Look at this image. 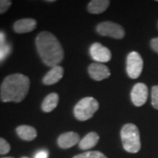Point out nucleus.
<instances>
[{"label": "nucleus", "instance_id": "nucleus-1", "mask_svg": "<svg viewBox=\"0 0 158 158\" xmlns=\"http://www.w3.org/2000/svg\"><path fill=\"white\" fill-rule=\"evenodd\" d=\"M37 52L44 64L54 68L62 62L64 50L58 39L49 31H42L37 36Z\"/></svg>", "mask_w": 158, "mask_h": 158}, {"label": "nucleus", "instance_id": "nucleus-2", "mask_svg": "<svg viewBox=\"0 0 158 158\" xmlns=\"http://www.w3.org/2000/svg\"><path fill=\"white\" fill-rule=\"evenodd\" d=\"M29 87V77L21 73L9 75L1 84L0 98L4 102H20L27 95Z\"/></svg>", "mask_w": 158, "mask_h": 158}, {"label": "nucleus", "instance_id": "nucleus-3", "mask_svg": "<svg viewBox=\"0 0 158 158\" xmlns=\"http://www.w3.org/2000/svg\"><path fill=\"white\" fill-rule=\"evenodd\" d=\"M121 139L124 150L129 153H137L141 148L139 130L135 124H124L121 130Z\"/></svg>", "mask_w": 158, "mask_h": 158}, {"label": "nucleus", "instance_id": "nucleus-4", "mask_svg": "<svg viewBox=\"0 0 158 158\" xmlns=\"http://www.w3.org/2000/svg\"><path fill=\"white\" fill-rule=\"evenodd\" d=\"M99 109V102L92 97H86L75 106L73 113L79 121H86L91 118Z\"/></svg>", "mask_w": 158, "mask_h": 158}, {"label": "nucleus", "instance_id": "nucleus-5", "mask_svg": "<svg viewBox=\"0 0 158 158\" xmlns=\"http://www.w3.org/2000/svg\"><path fill=\"white\" fill-rule=\"evenodd\" d=\"M97 32L102 36H107L115 39H122L125 35V31L121 25L112 21L100 23L96 27Z\"/></svg>", "mask_w": 158, "mask_h": 158}, {"label": "nucleus", "instance_id": "nucleus-6", "mask_svg": "<svg viewBox=\"0 0 158 158\" xmlns=\"http://www.w3.org/2000/svg\"><path fill=\"white\" fill-rule=\"evenodd\" d=\"M143 67V61L141 55L136 51L130 52L127 57V73L132 79H136L141 76Z\"/></svg>", "mask_w": 158, "mask_h": 158}, {"label": "nucleus", "instance_id": "nucleus-7", "mask_svg": "<svg viewBox=\"0 0 158 158\" xmlns=\"http://www.w3.org/2000/svg\"><path fill=\"white\" fill-rule=\"evenodd\" d=\"M89 53L92 58L98 62H108L111 59L110 51L100 43H94L90 46Z\"/></svg>", "mask_w": 158, "mask_h": 158}, {"label": "nucleus", "instance_id": "nucleus-8", "mask_svg": "<svg viewBox=\"0 0 158 158\" xmlns=\"http://www.w3.org/2000/svg\"><path fill=\"white\" fill-rule=\"evenodd\" d=\"M148 87L143 83H138L134 85L131 91V100L133 103L137 107L145 104L148 98Z\"/></svg>", "mask_w": 158, "mask_h": 158}, {"label": "nucleus", "instance_id": "nucleus-9", "mask_svg": "<svg viewBox=\"0 0 158 158\" xmlns=\"http://www.w3.org/2000/svg\"><path fill=\"white\" fill-rule=\"evenodd\" d=\"M88 72L91 78L98 81L108 78L110 76V72L108 67L98 62L91 64L89 66Z\"/></svg>", "mask_w": 158, "mask_h": 158}, {"label": "nucleus", "instance_id": "nucleus-10", "mask_svg": "<svg viewBox=\"0 0 158 158\" xmlns=\"http://www.w3.org/2000/svg\"><path fill=\"white\" fill-rule=\"evenodd\" d=\"M80 141V136L75 132H67L59 135L57 140L59 147L66 149L73 147Z\"/></svg>", "mask_w": 158, "mask_h": 158}, {"label": "nucleus", "instance_id": "nucleus-11", "mask_svg": "<svg viewBox=\"0 0 158 158\" xmlns=\"http://www.w3.org/2000/svg\"><path fill=\"white\" fill-rule=\"evenodd\" d=\"M36 20L33 19H23L18 20L13 24V30L19 34L28 33L37 27Z\"/></svg>", "mask_w": 158, "mask_h": 158}, {"label": "nucleus", "instance_id": "nucleus-12", "mask_svg": "<svg viewBox=\"0 0 158 158\" xmlns=\"http://www.w3.org/2000/svg\"><path fill=\"white\" fill-rule=\"evenodd\" d=\"M64 76V69L62 67L57 65L52 68L47 73L43 79V84L45 85H53L59 82Z\"/></svg>", "mask_w": 158, "mask_h": 158}, {"label": "nucleus", "instance_id": "nucleus-13", "mask_svg": "<svg viewBox=\"0 0 158 158\" xmlns=\"http://www.w3.org/2000/svg\"><path fill=\"white\" fill-rule=\"evenodd\" d=\"M100 136L95 132H90L79 141L78 147L82 150H88L95 147L98 144Z\"/></svg>", "mask_w": 158, "mask_h": 158}, {"label": "nucleus", "instance_id": "nucleus-14", "mask_svg": "<svg viewBox=\"0 0 158 158\" xmlns=\"http://www.w3.org/2000/svg\"><path fill=\"white\" fill-rule=\"evenodd\" d=\"M16 133L19 138L24 141H33L37 137V133L35 127L29 125H20L16 128Z\"/></svg>", "mask_w": 158, "mask_h": 158}, {"label": "nucleus", "instance_id": "nucleus-15", "mask_svg": "<svg viewBox=\"0 0 158 158\" xmlns=\"http://www.w3.org/2000/svg\"><path fill=\"white\" fill-rule=\"evenodd\" d=\"M110 5L108 0H93L91 1L87 6V10L92 14H100L108 9Z\"/></svg>", "mask_w": 158, "mask_h": 158}, {"label": "nucleus", "instance_id": "nucleus-16", "mask_svg": "<svg viewBox=\"0 0 158 158\" xmlns=\"http://www.w3.org/2000/svg\"><path fill=\"white\" fill-rule=\"evenodd\" d=\"M59 100V97L57 93L53 92V93L48 94L43 100L42 103V109L43 111L49 113V112L54 110L58 106Z\"/></svg>", "mask_w": 158, "mask_h": 158}, {"label": "nucleus", "instance_id": "nucleus-17", "mask_svg": "<svg viewBox=\"0 0 158 158\" xmlns=\"http://www.w3.org/2000/svg\"><path fill=\"white\" fill-rule=\"evenodd\" d=\"M73 158H108L103 153L99 151H88L86 152L79 154Z\"/></svg>", "mask_w": 158, "mask_h": 158}, {"label": "nucleus", "instance_id": "nucleus-18", "mask_svg": "<svg viewBox=\"0 0 158 158\" xmlns=\"http://www.w3.org/2000/svg\"><path fill=\"white\" fill-rule=\"evenodd\" d=\"M11 48L9 44H5L2 46H0V63L5 60V59L10 54Z\"/></svg>", "mask_w": 158, "mask_h": 158}, {"label": "nucleus", "instance_id": "nucleus-19", "mask_svg": "<svg viewBox=\"0 0 158 158\" xmlns=\"http://www.w3.org/2000/svg\"><path fill=\"white\" fill-rule=\"evenodd\" d=\"M10 151V143L2 138H0V155H6Z\"/></svg>", "mask_w": 158, "mask_h": 158}, {"label": "nucleus", "instance_id": "nucleus-20", "mask_svg": "<svg viewBox=\"0 0 158 158\" xmlns=\"http://www.w3.org/2000/svg\"><path fill=\"white\" fill-rule=\"evenodd\" d=\"M152 105L154 108L158 110V85L152 89Z\"/></svg>", "mask_w": 158, "mask_h": 158}, {"label": "nucleus", "instance_id": "nucleus-21", "mask_svg": "<svg viewBox=\"0 0 158 158\" xmlns=\"http://www.w3.org/2000/svg\"><path fill=\"white\" fill-rule=\"evenodd\" d=\"M11 5L12 1L10 0H0V15L8 10Z\"/></svg>", "mask_w": 158, "mask_h": 158}, {"label": "nucleus", "instance_id": "nucleus-22", "mask_svg": "<svg viewBox=\"0 0 158 158\" xmlns=\"http://www.w3.org/2000/svg\"><path fill=\"white\" fill-rule=\"evenodd\" d=\"M48 152L45 149L40 150L35 154L34 158H48Z\"/></svg>", "mask_w": 158, "mask_h": 158}, {"label": "nucleus", "instance_id": "nucleus-23", "mask_svg": "<svg viewBox=\"0 0 158 158\" xmlns=\"http://www.w3.org/2000/svg\"><path fill=\"white\" fill-rule=\"evenodd\" d=\"M151 47L155 52L158 54V37L154 38L151 40Z\"/></svg>", "mask_w": 158, "mask_h": 158}, {"label": "nucleus", "instance_id": "nucleus-24", "mask_svg": "<svg viewBox=\"0 0 158 158\" xmlns=\"http://www.w3.org/2000/svg\"><path fill=\"white\" fill-rule=\"evenodd\" d=\"M5 43V35L3 31H0V46H2Z\"/></svg>", "mask_w": 158, "mask_h": 158}, {"label": "nucleus", "instance_id": "nucleus-25", "mask_svg": "<svg viewBox=\"0 0 158 158\" xmlns=\"http://www.w3.org/2000/svg\"><path fill=\"white\" fill-rule=\"evenodd\" d=\"M47 2H54V0H49V1H45Z\"/></svg>", "mask_w": 158, "mask_h": 158}, {"label": "nucleus", "instance_id": "nucleus-26", "mask_svg": "<svg viewBox=\"0 0 158 158\" xmlns=\"http://www.w3.org/2000/svg\"><path fill=\"white\" fill-rule=\"evenodd\" d=\"M22 158H28V157H22Z\"/></svg>", "mask_w": 158, "mask_h": 158}, {"label": "nucleus", "instance_id": "nucleus-27", "mask_svg": "<svg viewBox=\"0 0 158 158\" xmlns=\"http://www.w3.org/2000/svg\"><path fill=\"white\" fill-rule=\"evenodd\" d=\"M4 158H13V157H4Z\"/></svg>", "mask_w": 158, "mask_h": 158}, {"label": "nucleus", "instance_id": "nucleus-28", "mask_svg": "<svg viewBox=\"0 0 158 158\" xmlns=\"http://www.w3.org/2000/svg\"><path fill=\"white\" fill-rule=\"evenodd\" d=\"M157 2H158V1H157Z\"/></svg>", "mask_w": 158, "mask_h": 158}]
</instances>
